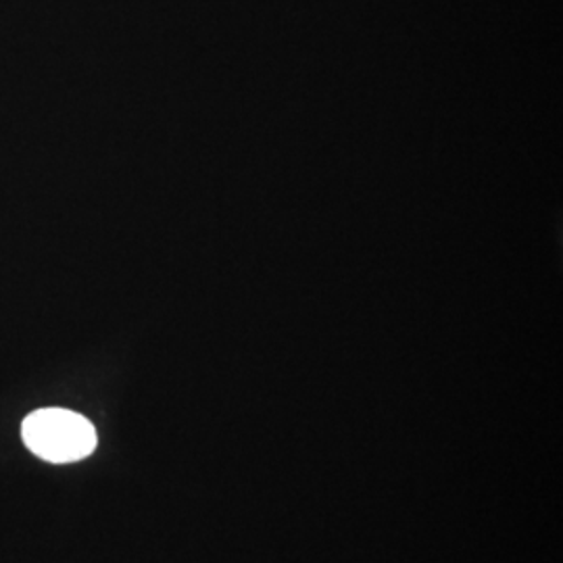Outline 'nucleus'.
<instances>
[{
    "mask_svg": "<svg viewBox=\"0 0 563 563\" xmlns=\"http://www.w3.org/2000/svg\"><path fill=\"white\" fill-rule=\"evenodd\" d=\"M21 439L30 453L48 463H74L90 457L99 444L97 428L81 413L46 407L21 423Z\"/></svg>",
    "mask_w": 563,
    "mask_h": 563,
    "instance_id": "f257e3e1",
    "label": "nucleus"
}]
</instances>
